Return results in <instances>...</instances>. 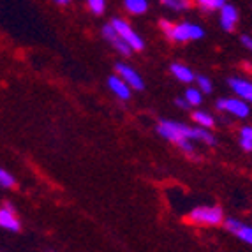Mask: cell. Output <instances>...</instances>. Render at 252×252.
Masks as SVG:
<instances>
[{
  "instance_id": "21",
  "label": "cell",
  "mask_w": 252,
  "mask_h": 252,
  "mask_svg": "<svg viewBox=\"0 0 252 252\" xmlns=\"http://www.w3.org/2000/svg\"><path fill=\"white\" fill-rule=\"evenodd\" d=\"M168 5L175 9V11H184V9L189 7V0H171Z\"/></svg>"
},
{
  "instance_id": "10",
  "label": "cell",
  "mask_w": 252,
  "mask_h": 252,
  "mask_svg": "<svg viewBox=\"0 0 252 252\" xmlns=\"http://www.w3.org/2000/svg\"><path fill=\"white\" fill-rule=\"evenodd\" d=\"M219 11H220V27H222L226 32H233L240 20L238 9L231 4H224Z\"/></svg>"
},
{
  "instance_id": "3",
  "label": "cell",
  "mask_w": 252,
  "mask_h": 252,
  "mask_svg": "<svg viewBox=\"0 0 252 252\" xmlns=\"http://www.w3.org/2000/svg\"><path fill=\"white\" fill-rule=\"evenodd\" d=\"M205 35V30L199 25H194L189 21H184V23H178V25H173L169 39L177 42H189V41H198Z\"/></svg>"
},
{
  "instance_id": "8",
  "label": "cell",
  "mask_w": 252,
  "mask_h": 252,
  "mask_svg": "<svg viewBox=\"0 0 252 252\" xmlns=\"http://www.w3.org/2000/svg\"><path fill=\"white\" fill-rule=\"evenodd\" d=\"M224 224H226V229L231 233V235H235L236 238L245 242L247 245H252V226L240 222L236 219H226Z\"/></svg>"
},
{
  "instance_id": "1",
  "label": "cell",
  "mask_w": 252,
  "mask_h": 252,
  "mask_svg": "<svg viewBox=\"0 0 252 252\" xmlns=\"http://www.w3.org/2000/svg\"><path fill=\"white\" fill-rule=\"evenodd\" d=\"M157 132L162 136L164 139H168L171 143H182L187 139H198L206 145H215V138L210 130H206L205 127H189L185 124L173 122V120H160L157 126Z\"/></svg>"
},
{
  "instance_id": "4",
  "label": "cell",
  "mask_w": 252,
  "mask_h": 252,
  "mask_svg": "<svg viewBox=\"0 0 252 252\" xmlns=\"http://www.w3.org/2000/svg\"><path fill=\"white\" fill-rule=\"evenodd\" d=\"M111 25H113V29L118 32V35L129 44L132 51H141L145 48L143 39L136 34L134 29H132L126 20H122V18H115V20L111 21Z\"/></svg>"
},
{
  "instance_id": "13",
  "label": "cell",
  "mask_w": 252,
  "mask_h": 252,
  "mask_svg": "<svg viewBox=\"0 0 252 252\" xmlns=\"http://www.w3.org/2000/svg\"><path fill=\"white\" fill-rule=\"evenodd\" d=\"M169 71H171V74L177 78L178 81H182V83H192L194 81V72L190 71L187 65H184V63H171L169 65Z\"/></svg>"
},
{
  "instance_id": "17",
  "label": "cell",
  "mask_w": 252,
  "mask_h": 252,
  "mask_svg": "<svg viewBox=\"0 0 252 252\" xmlns=\"http://www.w3.org/2000/svg\"><path fill=\"white\" fill-rule=\"evenodd\" d=\"M194 81L198 83V89L201 90L203 94H210L212 90H214V87H212V80H210V78H206V76H203V74L196 76V78H194Z\"/></svg>"
},
{
  "instance_id": "20",
  "label": "cell",
  "mask_w": 252,
  "mask_h": 252,
  "mask_svg": "<svg viewBox=\"0 0 252 252\" xmlns=\"http://www.w3.org/2000/svg\"><path fill=\"white\" fill-rule=\"evenodd\" d=\"M87 4H89V9L92 11L94 14H102L106 9V2L104 0H87Z\"/></svg>"
},
{
  "instance_id": "22",
  "label": "cell",
  "mask_w": 252,
  "mask_h": 252,
  "mask_svg": "<svg viewBox=\"0 0 252 252\" xmlns=\"http://www.w3.org/2000/svg\"><path fill=\"white\" fill-rule=\"evenodd\" d=\"M159 27L162 29V32L169 37V34H171V30H173V23H169L168 20H160Z\"/></svg>"
},
{
  "instance_id": "19",
  "label": "cell",
  "mask_w": 252,
  "mask_h": 252,
  "mask_svg": "<svg viewBox=\"0 0 252 252\" xmlns=\"http://www.w3.org/2000/svg\"><path fill=\"white\" fill-rule=\"evenodd\" d=\"M14 184H16V180H14L13 175H11V173H7L5 169L0 168V187H5V189H9V187H13Z\"/></svg>"
},
{
  "instance_id": "27",
  "label": "cell",
  "mask_w": 252,
  "mask_h": 252,
  "mask_svg": "<svg viewBox=\"0 0 252 252\" xmlns=\"http://www.w3.org/2000/svg\"><path fill=\"white\" fill-rule=\"evenodd\" d=\"M177 106H180V108H184V109H187V108H190V104L185 99H177Z\"/></svg>"
},
{
  "instance_id": "2",
  "label": "cell",
  "mask_w": 252,
  "mask_h": 252,
  "mask_svg": "<svg viewBox=\"0 0 252 252\" xmlns=\"http://www.w3.org/2000/svg\"><path fill=\"white\" fill-rule=\"evenodd\" d=\"M189 219L201 226H219L224 222V214L219 206H198L189 214Z\"/></svg>"
},
{
  "instance_id": "29",
  "label": "cell",
  "mask_w": 252,
  "mask_h": 252,
  "mask_svg": "<svg viewBox=\"0 0 252 252\" xmlns=\"http://www.w3.org/2000/svg\"><path fill=\"white\" fill-rule=\"evenodd\" d=\"M160 2H162V4H166V5H168L169 2H171V0H160Z\"/></svg>"
},
{
  "instance_id": "28",
  "label": "cell",
  "mask_w": 252,
  "mask_h": 252,
  "mask_svg": "<svg viewBox=\"0 0 252 252\" xmlns=\"http://www.w3.org/2000/svg\"><path fill=\"white\" fill-rule=\"evenodd\" d=\"M55 2H57L59 5H65V4H69L71 0H55Z\"/></svg>"
},
{
  "instance_id": "25",
  "label": "cell",
  "mask_w": 252,
  "mask_h": 252,
  "mask_svg": "<svg viewBox=\"0 0 252 252\" xmlns=\"http://www.w3.org/2000/svg\"><path fill=\"white\" fill-rule=\"evenodd\" d=\"M240 136H242V138H247V139H251L252 141V127H242V129H240Z\"/></svg>"
},
{
  "instance_id": "6",
  "label": "cell",
  "mask_w": 252,
  "mask_h": 252,
  "mask_svg": "<svg viewBox=\"0 0 252 252\" xmlns=\"http://www.w3.org/2000/svg\"><path fill=\"white\" fill-rule=\"evenodd\" d=\"M115 71H117V74L120 76V78H122V80L126 81L132 90H143L145 89V83H143L141 74H138V71H134L130 65H127V63H117V65H115Z\"/></svg>"
},
{
  "instance_id": "7",
  "label": "cell",
  "mask_w": 252,
  "mask_h": 252,
  "mask_svg": "<svg viewBox=\"0 0 252 252\" xmlns=\"http://www.w3.org/2000/svg\"><path fill=\"white\" fill-rule=\"evenodd\" d=\"M102 35H104L106 41H108L109 44H111V46H113L120 55H124V57H129V55L132 53L130 46L127 44L126 41H124L122 37H120V35H118V32L113 29V25H111V23H108V25L102 27Z\"/></svg>"
},
{
  "instance_id": "24",
  "label": "cell",
  "mask_w": 252,
  "mask_h": 252,
  "mask_svg": "<svg viewBox=\"0 0 252 252\" xmlns=\"http://www.w3.org/2000/svg\"><path fill=\"white\" fill-rule=\"evenodd\" d=\"M178 147H180L182 150L185 152V154H192V152H194V147L190 145L189 139H187V141H182V143H178Z\"/></svg>"
},
{
  "instance_id": "12",
  "label": "cell",
  "mask_w": 252,
  "mask_h": 252,
  "mask_svg": "<svg viewBox=\"0 0 252 252\" xmlns=\"http://www.w3.org/2000/svg\"><path fill=\"white\" fill-rule=\"evenodd\" d=\"M108 87L109 90L118 97V99H122V101H129L130 99V87L126 83V81L120 78V76H109L108 78Z\"/></svg>"
},
{
  "instance_id": "23",
  "label": "cell",
  "mask_w": 252,
  "mask_h": 252,
  "mask_svg": "<svg viewBox=\"0 0 252 252\" xmlns=\"http://www.w3.org/2000/svg\"><path fill=\"white\" fill-rule=\"evenodd\" d=\"M240 147L244 148L245 152H252V141H251V139L242 138V136H240Z\"/></svg>"
},
{
  "instance_id": "5",
  "label": "cell",
  "mask_w": 252,
  "mask_h": 252,
  "mask_svg": "<svg viewBox=\"0 0 252 252\" xmlns=\"http://www.w3.org/2000/svg\"><path fill=\"white\" fill-rule=\"evenodd\" d=\"M215 108L219 111H226V113H231L233 117L236 118H247L251 109H249V104L244 102V99H219L215 102Z\"/></svg>"
},
{
  "instance_id": "16",
  "label": "cell",
  "mask_w": 252,
  "mask_h": 252,
  "mask_svg": "<svg viewBox=\"0 0 252 252\" xmlns=\"http://www.w3.org/2000/svg\"><path fill=\"white\" fill-rule=\"evenodd\" d=\"M184 99L189 102L190 106H199L203 101V92L199 89H187L184 94Z\"/></svg>"
},
{
  "instance_id": "18",
  "label": "cell",
  "mask_w": 252,
  "mask_h": 252,
  "mask_svg": "<svg viewBox=\"0 0 252 252\" xmlns=\"http://www.w3.org/2000/svg\"><path fill=\"white\" fill-rule=\"evenodd\" d=\"M198 4L205 11H215V9L222 7L226 4V0H198Z\"/></svg>"
},
{
  "instance_id": "14",
  "label": "cell",
  "mask_w": 252,
  "mask_h": 252,
  "mask_svg": "<svg viewBox=\"0 0 252 252\" xmlns=\"http://www.w3.org/2000/svg\"><path fill=\"white\" fill-rule=\"evenodd\" d=\"M124 7L130 14H145L148 9V0H124Z\"/></svg>"
},
{
  "instance_id": "15",
  "label": "cell",
  "mask_w": 252,
  "mask_h": 252,
  "mask_svg": "<svg viewBox=\"0 0 252 252\" xmlns=\"http://www.w3.org/2000/svg\"><path fill=\"white\" fill-rule=\"evenodd\" d=\"M192 118H194V122L198 124L199 127H205V129H212L215 124L214 117H212L210 113H206V111H194L192 113Z\"/></svg>"
},
{
  "instance_id": "11",
  "label": "cell",
  "mask_w": 252,
  "mask_h": 252,
  "mask_svg": "<svg viewBox=\"0 0 252 252\" xmlns=\"http://www.w3.org/2000/svg\"><path fill=\"white\" fill-rule=\"evenodd\" d=\"M227 85H229V89H231L240 99L252 102V83L251 81L242 80V78H229V80H227Z\"/></svg>"
},
{
  "instance_id": "9",
  "label": "cell",
  "mask_w": 252,
  "mask_h": 252,
  "mask_svg": "<svg viewBox=\"0 0 252 252\" xmlns=\"http://www.w3.org/2000/svg\"><path fill=\"white\" fill-rule=\"evenodd\" d=\"M0 227L2 229H7V231H20V220L16 217V212L9 203H5L2 208H0Z\"/></svg>"
},
{
  "instance_id": "26",
  "label": "cell",
  "mask_w": 252,
  "mask_h": 252,
  "mask_svg": "<svg viewBox=\"0 0 252 252\" xmlns=\"http://www.w3.org/2000/svg\"><path fill=\"white\" fill-rule=\"evenodd\" d=\"M240 41H242V44H244L247 50L252 51V37H251V35H242V37H240Z\"/></svg>"
}]
</instances>
